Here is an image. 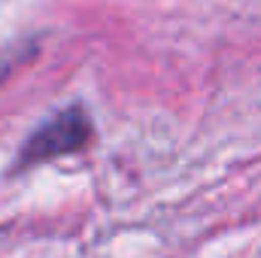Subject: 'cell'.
Returning <instances> with one entry per match:
<instances>
[{
    "mask_svg": "<svg viewBox=\"0 0 261 258\" xmlns=\"http://www.w3.org/2000/svg\"><path fill=\"white\" fill-rule=\"evenodd\" d=\"M88 140H91V119L85 116V110L82 107L61 110L55 119H49L43 128L31 134V140L18 152V167H31L58 155L79 152Z\"/></svg>",
    "mask_w": 261,
    "mask_h": 258,
    "instance_id": "6da1fadb",
    "label": "cell"
}]
</instances>
